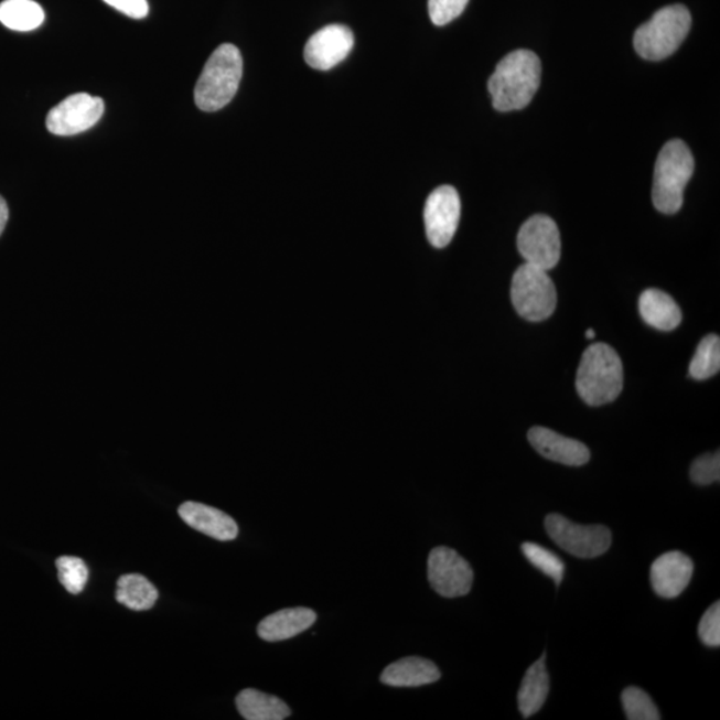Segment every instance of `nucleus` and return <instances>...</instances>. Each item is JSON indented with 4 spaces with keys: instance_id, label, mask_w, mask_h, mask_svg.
I'll return each mask as SVG.
<instances>
[{
    "instance_id": "20",
    "label": "nucleus",
    "mask_w": 720,
    "mask_h": 720,
    "mask_svg": "<svg viewBox=\"0 0 720 720\" xmlns=\"http://www.w3.org/2000/svg\"><path fill=\"white\" fill-rule=\"evenodd\" d=\"M235 702L240 716L247 720H283L291 713L282 699L254 688L240 691Z\"/></svg>"
},
{
    "instance_id": "2",
    "label": "nucleus",
    "mask_w": 720,
    "mask_h": 720,
    "mask_svg": "<svg viewBox=\"0 0 720 720\" xmlns=\"http://www.w3.org/2000/svg\"><path fill=\"white\" fill-rule=\"evenodd\" d=\"M577 391L592 407L611 404L623 390L620 355L606 343L592 344L582 355L577 373Z\"/></svg>"
},
{
    "instance_id": "24",
    "label": "nucleus",
    "mask_w": 720,
    "mask_h": 720,
    "mask_svg": "<svg viewBox=\"0 0 720 720\" xmlns=\"http://www.w3.org/2000/svg\"><path fill=\"white\" fill-rule=\"evenodd\" d=\"M57 577L69 594L78 595L88 582L87 565L80 558L61 557L56 559Z\"/></svg>"
},
{
    "instance_id": "27",
    "label": "nucleus",
    "mask_w": 720,
    "mask_h": 720,
    "mask_svg": "<svg viewBox=\"0 0 720 720\" xmlns=\"http://www.w3.org/2000/svg\"><path fill=\"white\" fill-rule=\"evenodd\" d=\"M691 481L698 486H709L720 480V454H706L696 459L690 469Z\"/></svg>"
},
{
    "instance_id": "32",
    "label": "nucleus",
    "mask_w": 720,
    "mask_h": 720,
    "mask_svg": "<svg viewBox=\"0 0 720 720\" xmlns=\"http://www.w3.org/2000/svg\"><path fill=\"white\" fill-rule=\"evenodd\" d=\"M585 337H588V340H594L595 331L592 330V329H589L588 331H585Z\"/></svg>"
},
{
    "instance_id": "9",
    "label": "nucleus",
    "mask_w": 720,
    "mask_h": 720,
    "mask_svg": "<svg viewBox=\"0 0 720 720\" xmlns=\"http://www.w3.org/2000/svg\"><path fill=\"white\" fill-rule=\"evenodd\" d=\"M427 573L431 588L444 598L468 595L473 588V569L466 559L449 547H437L430 552Z\"/></svg>"
},
{
    "instance_id": "19",
    "label": "nucleus",
    "mask_w": 720,
    "mask_h": 720,
    "mask_svg": "<svg viewBox=\"0 0 720 720\" xmlns=\"http://www.w3.org/2000/svg\"><path fill=\"white\" fill-rule=\"evenodd\" d=\"M546 654L528 668L518 692L519 711L530 718L544 707L550 691V677L546 670Z\"/></svg>"
},
{
    "instance_id": "13",
    "label": "nucleus",
    "mask_w": 720,
    "mask_h": 720,
    "mask_svg": "<svg viewBox=\"0 0 720 720\" xmlns=\"http://www.w3.org/2000/svg\"><path fill=\"white\" fill-rule=\"evenodd\" d=\"M692 573V560L684 552L671 551L655 560L649 570V581L656 595L673 599L690 584Z\"/></svg>"
},
{
    "instance_id": "22",
    "label": "nucleus",
    "mask_w": 720,
    "mask_h": 720,
    "mask_svg": "<svg viewBox=\"0 0 720 720\" xmlns=\"http://www.w3.org/2000/svg\"><path fill=\"white\" fill-rule=\"evenodd\" d=\"M0 22L14 31H33L44 22V11L34 0H4L0 3Z\"/></svg>"
},
{
    "instance_id": "11",
    "label": "nucleus",
    "mask_w": 720,
    "mask_h": 720,
    "mask_svg": "<svg viewBox=\"0 0 720 720\" xmlns=\"http://www.w3.org/2000/svg\"><path fill=\"white\" fill-rule=\"evenodd\" d=\"M461 219V197L452 186H441L427 197L425 225L427 238L437 248L450 245Z\"/></svg>"
},
{
    "instance_id": "5",
    "label": "nucleus",
    "mask_w": 720,
    "mask_h": 720,
    "mask_svg": "<svg viewBox=\"0 0 720 720\" xmlns=\"http://www.w3.org/2000/svg\"><path fill=\"white\" fill-rule=\"evenodd\" d=\"M691 14L685 6H667L655 12L634 35L636 53L646 61H664L685 42L691 29Z\"/></svg>"
},
{
    "instance_id": "4",
    "label": "nucleus",
    "mask_w": 720,
    "mask_h": 720,
    "mask_svg": "<svg viewBox=\"0 0 720 720\" xmlns=\"http://www.w3.org/2000/svg\"><path fill=\"white\" fill-rule=\"evenodd\" d=\"M694 174V157L679 139L660 150L654 171L653 202L658 212L673 215L684 206L685 189Z\"/></svg>"
},
{
    "instance_id": "25",
    "label": "nucleus",
    "mask_w": 720,
    "mask_h": 720,
    "mask_svg": "<svg viewBox=\"0 0 720 720\" xmlns=\"http://www.w3.org/2000/svg\"><path fill=\"white\" fill-rule=\"evenodd\" d=\"M522 551H524L528 562L537 567L545 576L550 577L557 585L562 582L565 563L556 554L537 544H531V541L522 545Z\"/></svg>"
},
{
    "instance_id": "12",
    "label": "nucleus",
    "mask_w": 720,
    "mask_h": 720,
    "mask_svg": "<svg viewBox=\"0 0 720 720\" xmlns=\"http://www.w3.org/2000/svg\"><path fill=\"white\" fill-rule=\"evenodd\" d=\"M353 47V31L343 24H330L305 43L304 61L312 68L327 72L346 60Z\"/></svg>"
},
{
    "instance_id": "14",
    "label": "nucleus",
    "mask_w": 720,
    "mask_h": 720,
    "mask_svg": "<svg viewBox=\"0 0 720 720\" xmlns=\"http://www.w3.org/2000/svg\"><path fill=\"white\" fill-rule=\"evenodd\" d=\"M528 442L541 456L566 466L579 468L590 461L588 445L576 439L560 436L546 427H533L528 431Z\"/></svg>"
},
{
    "instance_id": "31",
    "label": "nucleus",
    "mask_w": 720,
    "mask_h": 720,
    "mask_svg": "<svg viewBox=\"0 0 720 720\" xmlns=\"http://www.w3.org/2000/svg\"><path fill=\"white\" fill-rule=\"evenodd\" d=\"M8 221H9L8 203H6L3 197L0 196V235L3 234L6 225H8Z\"/></svg>"
},
{
    "instance_id": "16",
    "label": "nucleus",
    "mask_w": 720,
    "mask_h": 720,
    "mask_svg": "<svg viewBox=\"0 0 720 720\" xmlns=\"http://www.w3.org/2000/svg\"><path fill=\"white\" fill-rule=\"evenodd\" d=\"M316 622L315 611L305 608L284 609L266 616L258 626V635L266 642L294 638Z\"/></svg>"
},
{
    "instance_id": "6",
    "label": "nucleus",
    "mask_w": 720,
    "mask_h": 720,
    "mask_svg": "<svg viewBox=\"0 0 720 720\" xmlns=\"http://www.w3.org/2000/svg\"><path fill=\"white\" fill-rule=\"evenodd\" d=\"M512 302L526 321L549 320L557 309V289L547 271L525 264L515 271L512 283Z\"/></svg>"
},
{
    "instance_id": "23",
    "label": "nucleus",
    "mask_w": 720,
    "mask_h": 720,
    "mask_svg": "<svg viewBox=\"0 0 720 720\" xmlns=\"http://www.w3.org/2000/svg\"><path fill=\"white\" fill-rule=\"evenodd\" d=\"M720 368V340L718 335H709L700 341L696 355L690 363L688 374L697 380L713 377Z\"/></svg>"
},
{
    "instance_id": "15",
    "label": "nucleus",
    "mask_w": 720,
    "mask_h": 720,
    "mask_svg": "<svg viewBox=\"0 0 720 720\" xmlns=\"http://www.w3.org/2000/svg\"><path fill=\"white\" fill-rule=\"evenodd\" d=\"M180 516L194 530L216 540L229 541L238 537L237 522L218 508L197 502H186L180 507Z\"/></svg>"
},
{
    "instance_id": "18",
    "label": "nucleus",
    "mask_w": 720,
    "mask_h": 720,
    "mask_svg": "<svg viewBox=\"0 0 720 720\" xmlns=\"http://www.w3.org/2000/svg\"><path fill=\"white\" fill-rule=\"evenodd\" d=\"M640 312L648 326L660 331H673L681 322V311L677 302L658 289H648L640 298Z\"/></svg>"
},
{
    "instance_id": "7",
    "label": "nucleus",
    "mask_w": 720,
    "mask_h": 720,
    "mask_svg": "<svg viewBox=\"0 0 720 720\" xmlns=\"http://www.w3.org/2000/svg\"><path fill=\"white\" fill-rule=\"evenodd\" d=\"M545 526L556 545L577 558H598L611 547V531L606 526L573 524L559 514L547 516Z\"/></svg>"
},
{
    "instance_id": "1",
    "label": "nucleus",
    "mask_w": 720,
    "mask_h": 720,
    "mask_svg": "<svg viewBox=\"0 0 720 720\" xmlns=\"http://www.w3.org/2000/svg\"><path fill=\"white\" fill-rule=\"evenodd\" d=\"M541 65L533 51L516 50L503 57L488 80L493 105L502 112L525 108L540 86Z\"/></svg>"
},
{
    "instance_id": "26",
    "label": "nucleus",
    "mask_w": 720,
    "mask_h": 720,
    "mask_svg": "<svg viewBox=\"0 0 720 720\" xmlns=\"http://www.w3.org/2000/svg\"><path fill=\"white\" fill-rule=\"evenodd\" d=\"M622 705L628 720H659L662 718L653 699L642 688H626L622 694Z\"/></svg>"
},
{
    "instance_id": "28",
    "label": "nucleus",
    "mask_w": 720,
    "mask_h": 720,
    "mask_svg": "<svg viewBox=\"0 0 720 720\" xmlns=\"http://www.w3.org/2000/svg\"><path fill=\"white\" fill-rule=\"evenodd\" d=\"M469 0H429V14L436 25H445L462 14Z\"/></svg>"
},
{
    "instance_id": "3",
    "label": "nucleus",
    "mask_w": 720,
    "mask_h": 720,
    "mask_svg": "<svg viewBox=\"0 0 720 720\" xmlns=\"http://www.w3.org/2000/svg\"><path fill=\"white\" fill-rule=\"evenodd\" d=\"M244 60L234 44H222L208 57L195 86V105L202 111L214 112L226 107L237 94Z\"/></svg>"
},
{
    "instance_id": "21",
    "label": "nucleus",
    "mask_w": 720,
    "mask_h": 720,
    "mask_svg": "<svg viewBox=\"0 0 720 720\" xmlns=\"http://www.w3.org/2000/svg\"><path fill=\"white\" fill-rule=\"evenodd\" d=\"M115 597L127 609L146 611L155 606L158 590L148 578L140 573H127L119 578Z\"/></svg>"
},
{
    "instance_id": "30",
    "label": "nucleus",
    "mask_w": 720,
    "mask_h": 720,
    "mask_svg": "<svg viewBox=\"0 0 720 720\" xmlns=\"http://www.w3.org/2000/svg\"><path fill=\"white\" fill-rule=\"evenodd\" d=\"M104 2L133 19H143L150 11L148 0H104Z\"/></svg>"
},
{
    "instance_id": "17",
    "label": "nucleus",
    "mask_w": 720,
    "mask_h": 720,
    "mask_svg": "<svg viewBox=\"0 0 720 720\" xmlns=\"http://www.w3.org/2000/svg\"><path fill=\"white\" fill-rule=\"evenodd\" d=\"M441 679L434 662L418 656L400 659L388 666L380 675L382 684L393 687H419Z\"/></svg>"
},
{
    "instance_id": "29",
    "label": "nucleus",
    "mask_w": 720,
    "mask_h": 720,
    "mask_svg": "<svg viewBox=\"0 0 720 720\" xmlns=\"http://www.w3.org/2000/svg\"><path fill=\"white\" fill-rule=\"evenodd\" d=\"M699 638L709 647L720 646V603L706 611L699 623Z\"/></svg>"
},
{
    "instance_id": "10",
    "label": "nucleus",
    "mask_w": 720,
    "mask_h": 720,
    "mask_svg": "<svg viewBox=\"0 0 720 720\" xmlns=\"http://www.w3.org/2000/svg\"><path fill=\"white\" fill-rule=\"evenodd\" d=\"M104 112V99L85 93L74 94L49 112L46 127L54 136H76L97 125Z\"/></svg>"
},
{
    "instance_id": "8",
    "label": "nucleus",
    "mask_w": 720,
    "mask_h": 720,
    "mask_svg": "<svg viewBox=\"0 0 720 720\" xmlns=\"http://www.w3.org/2000/svg\"><path fill=\"white\" fill-rule=\"evenodd\" d=\"M518 250L526 264L546 271L554 269L562 251L557 223L550 216H531L519 229Z\"/></svg>"
}]
</instances>
